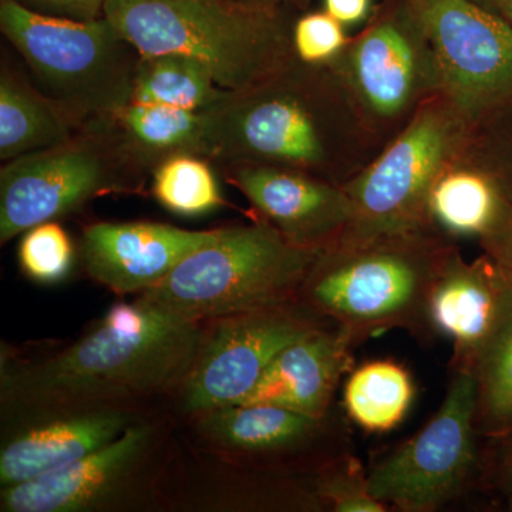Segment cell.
Listing matches in <instances>:
<instances>
[{
	"label": "cell",
	"instance_id": "e0dca14e",
	"mask_svg": "<svg viewBox=\"0 0 512 512\" xmlns=\"http://www.w3.org/2000/svg\"><path fill=\"white\" fill-rule=\"evenodd\" d=\"M147 441L146 427H127L117 439L79 460L5 487L2 510L69 512L87 507L130 470Z\"/></svg>",
	"mask_w": 512,
	"mask_h": 512
},
{
	"label": "cell",
	"instance_id": "f546056e",
	"mask_svg": "<svg viewBox=\"0 0 512 512\" xmlns=\"http://www.w3.org/2000/svg\"><path fill=\"white\" fill-rule=\"evenodd\" d=\"M349 39L345 26L325 10L305 13L293 23V50L303 63L329 66L345 50Z\"/></svg>",
	"mask_w": 512,
	"mask_h": 512
},
{
	"label": "cell",
	"instance_id": "5bb4252c",
	"mask_svg": "<svg viewBox=\"0 0 512 512\" xmlns=\"http://www.w3.org/2000/svg\"><path fill=\"white\" fill-rule=\"evenodd\" d=\"M217 234L157 222H97L83 231L84 268L110 291L146 292Z\"/></svg>",
	"mask_w": 512,
	"mask_h": 512
},
{
	"label": "cell",
	"instance_id": "8d00e7d4",
	"mask_svg": "<svg viewBox=\"0 0 512 512\" xmlns=\"http://www.w3.org/2000/svg\"><path fill=\"white\" fill-rule=\"evenodd\" d=\"M498 15L507 20V22L512 26V0L508 5H505L504 8L500 10Z\"/></svg>",
	"mask_w": 512,
	"mask_h": 512
},
{
	"label": "cell",
	"instance_id": "83f0119b",
	"mask_svg": "<svg viewBox=\"0 0 512 512\" xmlns=\"http://www.w3.org/2000/svg\"><path fill=\"white\" fill-rule=\"evenodd\" d=\"M316 493L326 510L333 512H386L390 508L370 493L369 477L362 461L343 454L318 471Z\"/></svg>",
	"mask_w": 512,
	"mask_h": 512
},
{
	"label": "cell",
	"instance_id": "ffe728a7",
	"mask_svg": "<svg viewBox=\"0 0 512 512\" xmlns=\"http://www.w3.org/2000/svg\"><path fill=\"white\" fill-rule=\"evenodd\" d=\"M82 126L9 63L0 70V160L2 163L57 146Z\"/></svg>",
	"mask_w": 512,
	"mask_h": 512
},
{
	"label": "cell",
	"instance_id": "4fadbf2b",
	"mask_svg": "<svg viewBox=\"0 0 512 512\" xmlns=\"http://www.w3.org/2000/svg\"><path fill=\"white\" fill-rule=\"evenodd\" d=\"M224 173L247 198L256 218L296 247L325 251L348 228L352 205L343 185L271 165H225Z\"/></svg>",
	"mask_w": 512,
	"mask_h": 512
},
{
	"label": "cell",
	"instance_id": "6da1fadb",
	"mask_svg": "<svg viewBox=\"0 0 512 512\" xmlns=\"http://www.w3.org/2000/svg\"><path fill=\"white\" fill-rule=\"evenodd\" d=\"M207 158L218 165H271L343 185L386 146L330 66L298 57L204 111Z\"/></svg>",
	"mask_w": 512,
	"mask_h": 512
},
{
	"label": "cell",
	"instance_id": "2e32d148",
	"mask_svg": "<svg viewBox=\"0 0 512 512\" xmlns=\"http://www.w3.org/2000/svg\"><path fill=\"white\" fill-rule=\"evenodd\" d=\"M505 285L507 275L487 254L466 261L457 248L448 258L431 295L430 319L437 336L453 340L451 369H471L493 329Z\"/></svg>",
	"mask_w": 512,
	"mask_h": 512
},
{
	"label": "cell",
	"instance_id": "d6986e66",
	"mask_svg": "<svg viewBox=\"0 0 512 512\" xmlns=\"http://www.w3.org/2000/svg\"><path fill=\"white\" fill-rule=\"evenodd\" d=\"M123 414L94 410L40 424L0 454V483L10 487L66 466L111 443L126 427Z\"/></svg>",
	"mask_w": 512,
	"mask_h": 512
},
{
	"label": "cell",
	"instance_id": "d4e9b609",
	"mask_svg": "<svg viewBox=\"0 0 512 512\" xmlns=\"http://www.w3.org/2000/svg\"><path fill=\"white\" fill-rule=\"evenodd\" d=\"M227 92L215 82L204 64L191 57L140 56L134 73L131 101L207 111L220 103Z\"/></svg>",
	"mask_w": 512,
	"mask_h": 512
},
{
	"label": "cell",
	"instance_id": "8fae6325",
	"mask_svg": "<svg viewBox=\"0 0 512 512\" xmlns=\"http://www.w3.org/2000/svg\"><path fill=\"white\" fill-rule=\"evenodd\" d=\"M429 36L441 94L474 128L512 106V26L471 0H410Z\"/></svg>",
	"mask_w": 512,
	"mask_h": 512
},
{
	"label": "cell",
	"instance_id": "603a6c76",
	"mask_svg": "<svg viewBox=\"0 0 512 512\" xmlns=\"http://www.w3.org/2000/svg\"><path fill=\"white\" fill-rule=\"evenodd\" d=\"M470 372L476 380V429L481 439L488 443L511 439L512 279L508 276L497 319Z\"/></svg>",
	"mask_w": 512,
	"mask_h": 512
},
{
	"label": "cell",
	"instance_id": "30bf717a",
	"mask_svg": "<svg viewBox=\"0 0 512 512\" xmlns=\"http://www.w3.org/2000/svg\"><path fill=\"white\" fill-rule=\"evenodd\" d=\"M476 429V380L453 369L429 423L367 471L370 493L403 512H433L483 483L485 453Z\"/></svg>",
	"mask_w": 512,
	"mask_h": 512
},
{
	"label": "cell",
	"instance_id": "277c9868",
	"mask_svg": "<svg viewBox=\"0 0 512 512\" xmlns=\"http://www.w3.org/2000/svg\"><path fill=\"white\" fill-rule=\"evenodd\" d=\"M104 18L140 56L204 64L222 89H247L295 59L292 10L237 0H107Z\"/></svg>",
	"mask_w": 512,
	"mask_h": 512
},
{
	"label": "cell",
	"instance_id": "484cf974",
	"mask_svg": "<svg viewBox=\"0 0 512 512\" xmlns=\"http://www.w3.org/2000/svg\"><path fill=\"white\" fill-rule=\"evenodd\" d=\"M211 161L197 154H178L153 170L154 198L173 214L200 217L224 204Z\"/></svg>",
	"mask_w": 512,
	"mask_h": 512
},
{
	"label": "cell",
	"instance_id": "8992f818",
	"mask_svg": "<svg viewBox=\"0 0 512 512\" xmlns=\"http://www.w3.org/2000/svg\"><path fill=\"white\" fill-rule=\"evenodd\" d=\"M0 30L36 86L80 126L130 103L140 55L106 18H52L0 0Z\"/></svg>",
	"mask_w": 512,
	"mask_h": 512
},
{
	"label": "cell",
	"instance_id": "4dcf8cb0",
	"mask_svg": "<svg viewBox=\"0 0 512 512\" xmlns=\"http://www.w3.org/2000/svg\"><path fill=\"white\" fill-rule=\"evenodd\" d=\"M16 5L52 18L96 20L104 18L107 0H12Z\"/></svg>",
	"mask_w": 512,
	"mask_h": 512
},
{
	"label": "cell",
	"instance_id": "ac0fdd59",
	"mask_svg": "<svg viewBox=\"0 0 512 512\" xmlns=\"http://www.w3.org/2000/svg\"><path fill=\"white\" fill-rule=\"evenodd\" d=\"M205 427L225 446L251 456L301 453L319 441L352 444L348 416L338 409L312 417L272 404H231L212 410Z\"/></svg>",
	"mask_w": 512,
	"mask_h": 512
},
{
	"label": "cell",
	"instance_id": "d590c367",
	"mask_svg": "<svg viewBox=\"0 0 512 512\" xmlns=\"http://www.w3.org/2000/svg\"><path fill=\"white\" fill-rule=\"evenodd\" d=\"M471 2L498 15L500 10L503 9L505 5H508L511 0H471Z\"/></svg>",
	"mask_w": 512,
	"mask_h": 512
},
{
	"label": "cell",
	"instance_id": "f1b7e54d",
	"mask_svg": "<svg viewBox=\"0 0 512 512\" xmlns=\"http://www.w3.org/2000/svg\"><path fill=\"white\" fill-rule=\"evenodd\" d=\"M468 156L494 178L512 205V106L477 128Z\"/></svg>",
	"mask_w": 512,
	"mask_h": 512
},
{
	"label": "cell",
	"instance_id": "7a4b0ae2",
	"mask_svg": "<svg viewBox=\"0 0 512 512\" xmlns=\"http://www.w3.org/2000/svg\"><path fill=\"white\" fill-rule=\"evenodd\" d=\"M198 323L138 299L117 303L84 338L3 380L9 402L69 407L161 392L183 382L202 345Z\"/></svg>",
	"mask_w": 512,
	"mask_h": 512
},
{
	"label": "cell",
	"instance_id": "ba28073f",
	"mask_svg": "<svg viewBox=\"0 0 512 512\" xmlns=\"http://www.w3.org/2000/svg\"><path fill=\"white\" fill-rule=\"evenodd\" d=\"M148 173L153 170L110 117L92 121L62 144L3 163L0 242L59 220L107 192L134 190Z\"/></svg>",
	"mask_w": 512,
	"mask_h": 512
},
{
	"label": "cell",
	"instance_id": "9a60e30c",
	"mask_svg": "<svg viewBox=\"0 0 512 512\" xmlns=\"http://www.w3.org/2000/svg\"><path fill=\"white\" fill-rule=\"evenodd\" d=\"M355 342L336 325L315 330L282 350L239 404H272L312 417L333 410L336 390L353 369Z\"/></svg>",
	"mask_w": 512,
	"mask_h": 512
},
{
	"label": "cell",
	"instance_id": "5b68a950",
	"mask_svg": "<svg viewBox=\"0 0 512 512\" xmlns=\"http://www.w3.org/2000/svg\"><path fill=\"white\" fill-rule=\"evenodd\" d=\"M323 252V251H322ZM320 251L296 247L265 221L218 229L141 301L188 322L234 318L299 301Z\"/></svg>",
	"mask_w": 512,
	"mask_h": 512
},
{
	"label": "cell",
	"instance_id": "7402d4cb",
	"mask_svg": "<svg viewBox=\"0 0 512 512\" xmlns=\"http://www.w3.org/2000/svg\"><path fill=\"white\" fill-rule=\"evenodd\" d=\"M114 127L151 168L178 154L207 158V117L204 111L156 103H130L110 116Z\"/></svg>",
	"mask_w": 512,
	"mask_h": 512
},
{
	"label": "cell",
	"instance_id": "1f68e13d",
	"mask_svg": "<svg viewBox=\"0 0 512 512\" xmlns=\"http://www.w3.org/2000/svg\"><path fill=\"white\" fill-rule=\"evenodd\" d=\"M484 254L500 266L508 278L512 279V205L505 202L504 210L493 228L478 239Z\"/></svg>",
	"mask_w": 512,
	"mask_h": 512
},
{
	"label": "cell",
	"instance_id": "e575fe53",
	"mask_svg": "<svg viewBox=\"0 0 512 512\" xmlns=\"http://www.w3.org/2000/svg\"><path fill=\"white\" fill-rule=\"evenodd\" d=\"M237 2L247 3V5L265 6V8L278 9H305L313 0H237Z\"/></svg>",
	"mask_w": 512,
	"mask_h": 512
},
{
	"label": "cell",
	"instance_id": "7c38bea8",
	"mask_svg": "<svg viewBox=\"0 0 512 512\" xmlns=\"http://www.w3.org/2000/svg\"><path fill=\"white\" fill-rule=\"evenodd\" d=\"M328 325L301 301L222 319L185 377V406L210 413L244 402L282 350Z\"/></svg>",
	"mask_w": 512,
	"mask_h": 512
},
{
	"label": "cell",
	"instance_id": "9c48e42d",
	"mask_svg": "<svg viewBox=\"0 0 512 512\" xmlns=\"http://www.w3.org/2000/svg\"><path fill=\"white\" fill-rule=\"evenodd\" d=\"M384 144L441 94L436 55L410 0H386L329 64Z\"/></svg>",
	"mask_w": 512,
	"mask_h": 512
},
{
	"label": "cell",
	"instance_id": "44dd1931",
	"mask_svg": "<svg viewBox=\"0 0 512 512\" xmlns=\"http://www.w3.org/2000/svg\"><path fill=\"white\" fill-rule=\"evenodd\" d=\"M507 200L481 165L467 153L440 175L431 190L429 220L454 239H480L493 228Z\"/></svg>",
	"mask_w": 512,
	"mask_h": 512
},
{
	"label": "cell",
	"instance_id": "3957f363",
	"mask_svg": "<svg viewBox=\"0 0 512 512\" xmlns=\"http://www.w3.org/2000/svg\"><path fill=\"white\" fill-rule=\"evenodd\" d=\"M434 228L384 235L325 249L299 292V301L345 329L355 345L386 330H407L430 342V302L437 279L456 251Z\"/></svg>",
	"mask_w": 512,
	"mask_h": 512
},
{
	"label": "cell",
	"instance_id": "836d02e7",
	"mask_svg": "<svg viewBox=\"0 0 512 512\" xmlns=\"http://www.w3.org/2000/svg\"><path fill=\"white\" fill-rule=\"evenodd\" d=\"M323 10L346 29L363 25L375 12L373 0H323Z\"/></svg>",
	"mask_w": 512,
	"mask_h": 512
},
{
	"label": "cell",
	"instance_id": "d6a6232c",
	"mask_svg": "<svg viewBox=\"0 0 512 512\" xmlns=\"http://www.w3.org/2000/svg\"><path fill=\"white\" fill-rule=\"evenodd\" d=\"M495 448L490 457H485V478L490 477L491 484H495L497 490L503 495L508 510L512 511V437L490 443Z\"/></svg>",
	"mask_w": 512,
	"mask_h": 512
},
{
	"label": "cell",
	"instance_id": "cb8c5ba5",
	"mask_svg": "<svg viewBox=\"0 0 512 512\" xmlns=\"http://www.w3.org/2000/svg\"><path fill=\"white\" fill-rule=\"evenodd\" d=\"M416 386L396 360H373L352 369L343 387V412L367 433L396 429L412 407Z\"/></svg>",
	"mask_w": 512,
	"mask_h": 512
},
{
	"label": "cell",
	"instance_id": "52a82bcc",
	"mask_svg": "<svg viewBox=\"0 0 512 512\" xmlns=\"http://www.w3.org/2000/svg\"><path fill=\"white\" fill-rule=\"evenodd\" d=\"M474 133L476 128L443 94L427 101L359 174L343 184L352 217L338 244L434 228L429 220L431 190L467 153Z\"/></svg>",
	"mask_w": 512,
	"mask_h": 512
},
{
	"label": "cell",
	"instance_id": "4316f807",
	"mask_svg": "<svg viewBox=\"0 0 512 512\" xmlns=\"http://www.w3.org/2000/svg\"><path fill=\"white\" fill-rule=\"evenodd\" d=\"M18 258L29 279L39 284H57L72 271L73 242L56 221L43 222L23 232Z\"/></svg>",
	"mask_w": 512,
	"mask_h": 512
}]
</instances>
